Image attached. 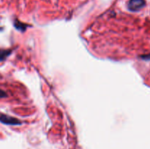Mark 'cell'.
Here are the masks:
<instances>
[{"label":"cell","instance_id":"obj_4","mask_svg":"<svg viewBox=\"0 0 150 149\" xmlns=\"http://www.w3.org/2000/svg\"><path fill=\"white\" fill-rule=\"evenodd\" d=\"M7 95V93H6L5 91H4L3 90H1V89H0V98H4V97H6Z\"/></svg>","mask_w":150,"mask_h":149},{"label":"cell","instance_id":"obj_1","mask_svg":"<svg viewBox=\"0 0 150 149\" xmlns=\"http://www.w3.org/2000/svg\"><path fill=\"white\" fill-rule=\"evenodd\" d=\"M0 122L2 124H6V125H20L21 124V122L17 118L14 117L10 116V115H4V114L0 113Z\"/></svg>","mask_w":150,"mask_h":149},{"label":"cell","instance_id":"obj_2","mask_svg":"<svg viewBox=\"0 0 150 149\" xmlns=\"http://www.w3.org/2000/svg\"><path fill=\"white\" fill-rule=\"evenodd\" d=\"M144 5V0H130L128 2V9L130 11H138L143 8Z\"/></svg>","mask_w":150,"mask_h":149},{"label":"cell","instance_id":"obj_3","mask_svg":"<svg viewBox=\"0 0 150 149\" xmlns=\"http://www.w3.org/2000/svg\"><path fill=\"white\" fill-rule=\"evenodd\" d=\"M10 53H11V51H8V50H7V51L1 50V51H0V61H4L7 57H8V56L10 54Z\"/></svg>","mask_w":150,"mask_h":149}]
</instances>
